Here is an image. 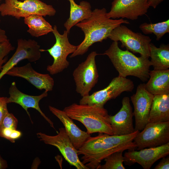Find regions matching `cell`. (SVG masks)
<instances>
[{
	"mask_svg": "<svg viewBox=\"0 0 169 169\" xmlns=\"http://www.w3.org/2000/svg\"><path fill=\"white\" fill-rule=\"evenodd\" d=\"M105 8H95L90 16L77 23L84 34L83 41L77 46L75 51L70 56L73 58L85 53L94 44L101 42L107 39L112 31L122 24H129L122 18L113 19L108 17Z\"/></svg>",
	"mask_w": 169,
	"mask_h": 169,
	"instance_id": "1",
	"label": "cell"
},
{
	"mask_svg": "<svg viewBox=\"0 0 169 169\" xmlns=\"http://www.w3.org/2000/svg\"><path fill=\"white\" fill-rule=\"evenodd\" d=\"M102 54L109 57L118 72L119 76L126 78L132 76L143 82L149 79L151 63L149 59L141 56L137 57L127 50H122L119 47L118 42L113 41Z\"/></svg>",
	"mask_w": 169,
	"mask_h": 169,
	"instance_id": "2",
	"label": "cell"
},
{
	"mask_svg": "<svg viewBox=\"0 0 169 169\" xmlns=\"http://www.w3.org/2000/svg\"><path fill=\"white\" fill-rule=\"evenodd\" d=\"M63 110L72 120L82 123L89 134L99 133L113 135L110 115L104 107L74 103Z\"/></svg>",
	"mask_w": 169,
	"mask_h": 169,
	"instance_id": "3",
	"label": "cell"
},
{
	"mask_svg": "<svg viewBox=\"0 0 169 169\" xmlns=\"http://www.w3.org/2000/svg\"><path fill=\"white\" fill-rule=\"evenodd\" d=\"M133 141L127 144L116 145L99 141L94 137L89 138L78 150V155H82V162L89 169H98L101 161L111 154L118 151L135 150Z\"/></svg>",
	"mask_w": 169,
	"mask_h": 169,
	"instance_id": "4",
	"label": "cell"
},
{
	"mask_svg": "<svg viewBox=\"0 0 169 169\" xmlns=\"http://www.w3.org/2000/svg\"><path fill=\"white\" fill-rule=\"evenodd\" d=\"M0 13L3 17L11 16L19 19L33 14L53 16L56 11L52 5L40 0H5L0 5Z\"/></svg>",
	"mask_w": 169,
	"mask_h": 169,
	"instance_id": "5",
	"label": "cell"
},
{
	"mask_svg": "<svg viewBox=\"0 0 169 169\" xmlns=\"http://www.w3.org/2000/svg\"><path fill=\"white\" fill-rule=\"evenodd\" d=\"M52 32L56 39L55 44L50 49H40L41 52H48L53 58L52 64L47 67V71L51 75L59 73L68 67L69 64L67 57L69 54H73L77 48V46L71 44L69 41V33L66 30L63 34H61L56 25L54 26Z\"/></svg>",
	"mask_w": 169,
	"mask_h": 169,
	"instance_id": "6",
	"label": "cell"
},
{
	"mask_svg": "<svg viewBox=\"0 0 169 169\" xmlns=\"http://www.w3.org/2000/svg\"><path fill=\"white\" fill-rule=\"evenodd\" d=\"M113 41H120L121 47L141 56L150 57L149 46L151 39L140 33H135L126 26L121 24L114 29L108 37Z\"/></svg>",
	"mask_w": 169,
	"mask_h": 169,
	"instance_id": "7",
	"label": "cell"
},
{
	"mask_svg": "<svg viewBox=\"0 0 169 169\" xmlns=\"http://www.w3.org/2000/svg\"><path fill=\"white\" fill-rule=\"evenodd\" d=\"M134 88L131 80L118 76L114 78L104 89L82 97L79 104L103 107L108 101L116 98L124 92H131Z\"/></svg>",
	"mask_w": 169,
	"mask_h": 169,
	"instance_id": "8",
	"label": "cell"
},
{
	"mask_svg": "<svg viewBox=\"0 0 169 169\" xmlns=\"http://www.w3.org/2000/svg\"><path fill=\"white\" fill-rule=\"evenodd\" d=\"M98 54L96 51L91 52L85 60L79 64L73 72L76 91L82 97L89 95L98 82L99 74L95 57Z\"/></svg>",
	"mask_w": 169,
	"mask_h": 169,
	"instance_id": "9",
	"label": "cell"
},
{
	"mask_svg": "<svg viewBox=\"0 0 169 169\" xmlns=\"http://www.w3.org/2000/svg\"><path fill=\"white\" fill-rule=\"evenodd\" d=\"M55 136H50L42 132L37 135L45 144L56 147L65 160L77 169H89L81 161L78 157V150L74 147L67 134L64 128L59 129Z\"/></svg>",
	"mask_w": 169,
	"mask_h": 169,
	"instance_id": "10",
	"label": "cell"
},
{
	"mask_svg": "<svg viewBox=\"0 0 169 169\" xmlns=\"http://www.w3.org/2000/svg\"><path fill=\"white\" fill-rule=\"evenodd\" d=\"M133 142L138 150L156 147L169 142V121L148 123L138 133Z\"/></svg>",
	"mask_w": 169,
	"mask_h": 169,
	"instance_id": "11",
	"label": "cell"
},
{
	"mask_svg": "<svg viewBox=\"0 0 169 169\" xmlns=\"http://www.w3.org/2000/svg\"><path fill=\"white\" fill-rule=\"evenodd\" d=\"M154 96V95L146 90L144 83L139 84L136 93L131 96V100L134 107L133 113L135 119L136 131H141L148 123Z\"/></svg>",
	"mask_w": 169,
	"mask_h": 169,
	"instance_id": "12",
	"label": "cell"
},
{
	"mask_svg": "<svg viewBox=\"0 0 169 169\" xmlns=\"http://www.w3.org/2000/svg\"><path fill=\"white\" fill-rule=\"evenodd\" d=\"M149 0H113L107 15L113 19L124 18L135 20L145 15L150 7Z\"/></svg>",
	"mask_w": 169,
	"mask_h": 169,
	"instance_id": "13",
	"label": "cell"
},
{
	"mask_svg": "<svg viewBox=\"0 0 169 169\" xmlns=\"http://www.w3.org/2000/svg\"><path fill=\"white\" fill-rule=\"evenodd\" d=\"M128 150L124 156V162L126 165L131 166L137 163L144 169H150L156 161L169 155V142L162 146L145 148L138 151Z\"/></svg>",
	"mask_w": 169,
	"mask_h": 169,
	"instance_id": "14",
	"label": "cell"
},
{
	"mask_svg": "<svg viewBox=\"0 0 169 169\" xmlns=\"http://www.w3.org/2000/svg\"><path fill=\"white\" fill-rule=\"evenodd\" d=\"M40 49V46L35 40L18 39L15 52L2 67L0 72V80L20 61L26 59L30 62H34L38 60L41 57Z\"/></svg>",
	"mask_w": 169,
	"mask_h": 169,
	"instance_id": "15",
	"label": "cell"
},
{
	"mask_svg": "<svg viewBox=\"0 0 169 169\" xmlns=\"http://www.w3.org/2000/svg\"><path fill=\"white\" fill-rule=\"evenodd\" d=\"M6 74L24 78L40 90L51 91L54 85V79L49 74H41L35 71L30 63L22 66H14Z\"/></svg>",
	"mask_w": 169,
	"mask_h": 169,
	"instance_id": "16",
	"label": "cell"
},
{
	"mask_svg": "<svg viewBox=\"0 0 169 169\" xmlns=\"http://www.w3.org/2000/svg\"><path fill=\"white\" fill-rule=\"evenodd\" d=\"M122 104L121 109L116 114L110 115L113 135H128L136 131L133 125V113L129 97L123 98Z\"/></svg>",
	"mask_w": 169,
	"mask_h": 169,
	"instance_id": "17",
	"label": "cell"
},
{
	"mask_svg": "<svg viewBox=\"0 0 169 169\" xmlns=\"http://www.w3.org/2000/svg\"><path fill=\"white\" fill-rule=\"evenodd\" d=\"M48 91L45 90L41 95L33 96L24 94L17 88L15 82H13L9 89L10 96L7 99V103H14L20 105L26 112L31 119L28 109L32 108L37 110L50 124L55 129L53 122L42 111L39 106V102L43 98L48 96Z\"/></svg>",
	"mask_w": 169,
	"mask_h": 169,
	"instance_id": "18",
	"label": "cell"
},
{
	"mask_svg": "<svg viewBox=\"0 0 169 169\" xmlns=\"http://www.w3.org/2000/svg\"><path fill=\"white\" fill-rule=\"evenodd\" d=\"M50 111L61 121L66 132L75 148L78 150L84 144L90 134L81 130L63 110L50 105Z\"/></svg>",
	"mask_w": 169,
	"mask_h": 169,
	"instance_id": "19",
	"label": "cell"
},
{
	"mask_svg": "<svg viewBox=\"0 0 169 169\" xmlns=\"http://www.w3.org/2000/svg\"><path fill=\"white\" fill-rule=\"evenodd\" d=\"M149 79L145 87L153 95L169 94V69L150 71Z\"/></svg>",
	"mask_w": 169,
	"mask_h": 169,
	"instance_id": "20",
	"label": "cell"
},
{
	"mask_svg": "<svg viewBox=\"0 0 169 169\" xmlns=\"http://www.w3.org/2000/svg\"><path fill=\"white\" fill-rule=\"evenodd\" d=\"M70 3V13L69 18L64 24L66 30L69 33L71 28L82 21L90 17L92 11L90 3L82 1L79 4L74 0H68Z\"/></svg>",
	"mask_w": 169,
	"mask_h": 169,
	"instance_id": "21",
	"label": "cell"
},
{
	"mask_svg": "<svg viewBox=\"0 0 169 169\" xmlns=\"http://www.w3.org/2000/svg\"><path fill=\"white\" fill-rule=\"evenodd\" d=\"M169 121V94L154 95L148 123Z\"/></svg>",
	"mask_w": 169,
	"mask_h": 169,
	"instance_id": "22",
	"label": "cell"
},
{
	"mask_svg": "<svg viewBox=\"0 0 169 169\" xmlns=\"http://www.w3.org/2000/svg\"><path fill=\"white\" fill-rule=\"evenodd\" d=\"M24 21L28 28L27 32L32 37H38L46 35L53 30L51 25L41 15H31L24 18Z\"/></svg>",
	"mask_w": 169,
	"mask_h": 169,
	"instance_id": "23",
	"label": "cell"
},
{
	"mask_svg": "<svg viewBox=\"0 0 169 169\" xmlns=\"http://www.w3.org/2000/svg\"><path fill=\"white\" fill-rule=\"evenodd\" d=\"M151 66L154 70H163L169 68V45L161 44L159 48L151 43L149 46Z\"/></svg>",
	"mask_w": 169,
	"mask_h": 169,
	"instance_id": "24",
	"label": "cell"
},
{
	"mask_svg": "<svg viewBox=\"0 0 169 169\" xmlns=\"http://www.w3.org/2000/svg\"><path fill=\"white\" fill-rule=\"evenodd\" d=\"M139 28L145 34H154L158 41L169 32V20L155 23H144L140 25Z\"/></svg>",
	"mask_w": 169,
	"mask_h": 169,
	"instance_id": "25",
	"label": "cell"
},
{
	"mask_svg": "<svg viewBox=\"0 0 169 169\" xmlns=\"http://www.w3.org/2000/svg\"><path fill=\"white\" fill-rule=\"evenodd\" d=\"M139 132L136 131L131 134L121 136L111 135L99 133L98 136L94 137L96 140L100 142L116 145H120L133 142L134 138Z\"/></svg>",
	"mask_w": 169,
	"mask_h": 169,
	"instance_id": "26",
	"label": "cell"
},
{
	"mask_svg": "<svg viewBox=\"0 0 169 169\" xmlns=\"http://www.w3.org/2000/svg\"><path fill=\"white\" fill-rule=\"evenodd\" d=\"M123 151L115 152L107 156L104 160L105 163L100 165L98 169H125L123 165L124 161Z\"/></svg>",
	"mask_w": 169,
	"mask_h": 169,
	"instance_id": "27",
	"label": "cell"
},
{
	"mask_svg": "<svg viewBox=\"0 0 169 169\" xmlns=\"http://www.w3.org/2000/svg\"><path fill=\"white\" fill-rule=\"evenodd\" d=\"M14 49V47L10 43L9 39L5 42H0V71L3 64L6 62L7 59L6 57Z\"/></svg>",
	"mask_w": 169,
	"mask_h": 169,
	"instance_id": "28",
	"label": "cell"
},
{
	"mask_svg": "<svg viewBox=\"0 0 169 169\" xmlns=\"http://www.w3.org/2000/svg\"><path fill=\"white\" fill-rule=\"evenodd\" d=\"M19 131L11 128L0 129V136L5 138L12 143H14L15 140L20 136Z\"/></svg>",
	"mask_w": 169,
	"mask_h": 169,
	"instance_id": "29",
	"label": "cell"
},
{
	"mask_svg": "<svg viewBox=\"0 0 169 169\" xmlns=\"http://www.w3.org/2000/svg\"><path fill=\"white\" fill-rule=\"evenodd\" d=\"M18 123V119L13 114L8 112L3 120L0 126V129L11 128L17 129Z\"/></svg>",
	"mask_w": 169,
	"mask_h": 169,
	"instance_id": "30",
	"label": "cell"
},
{
	"mask_svg": "<svg viewBox=\"0 0 169 169\" xmlns=\"http://www.w3.org/2000/svg\"><path fill=\"white\" fill-rule=\"evenodd\" d=\"M8 97H0V126L3 120L9 112L7 109Z\"/></svg>",
	"mask_w": 169,
	"mask_h": 169,
	"instance_id": "31",
	"label": "cell"
},
{
	"mask_svg": "<svg viewBox=\"0 0 169 169\" xmlns=\"http://www.w3.org/2000/svg\"><path fill=\"white\" fill-rule=\"evenodd\" d=\"M154 169H169V157L166 156L162 158V159L154 168Z\"/></svg>",
	"mask_w": 169,
	"mask_h": 169,
	"instance_id": "32",
	"label": "cell"
},
{
	"mask_svg": "<svg viewBox=\"0 0 169 169\" xmlns=\"http://www.w3.org/2000/svg\"><path fill=\"white\" fill-rule=\"evenodd\" d=\"M164 0H149V7L156 8V7Z\"/></svg>",
	"mask_w": 169,
	"mask_h": 169,
	"instance_id": "33",
	"label": "cell"
},
{
	"mask_svg": "<svg viewBox=\"0 0 169 169\" xmlns=\"http://www.w3.org/2000/svg\"><path fill=\"white\" fill-rule=\"evenodd\" d=\"M5 31L0 28V42H3L8 40Z\"/></svg>",
	"mask_w": 169,
	"mask_h": 169,
	"instance_id": "34",
	"label": "cell"
},
{
	"mask_svg": "<svg viewBox=\"0 0 169 169\" xmlns=\"http://www.w3.org/2000/svg\"><path fill=\"white\" fill-rule=\"evenodd\" d=\"M8 167L6 161L3 159L0 155V169H4Z\"/></svg>",
	"mask_w": 169,
	"mask_h": 169,
	"instance_id": "35",
	"label": "cell"
},
{
	"mask_svg": "<svg viewBox=\"0 0 169 169\" xmlns=\"http://www.w3.org/2000/svg\"><path fill=\"white\" fill-rule=\"evenodd\" d=\"M1 1V0H0V3Z\"/></svg>",
	"mask_w": 169,
	"mask_h": 169,
	"instance_id": "36",
	"label": "cell"
},
{
	"mask_svg": "<svg viewBox=\"0 0 169 169\" xmlns=\"http://www.w3.org/2000/svg\"></svg>",
	"mask_w": 169,
	"mask_h": 169,
	"instance_id": "37",
	"label": "cell"
}]
</instances>
